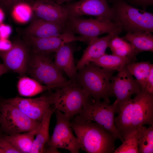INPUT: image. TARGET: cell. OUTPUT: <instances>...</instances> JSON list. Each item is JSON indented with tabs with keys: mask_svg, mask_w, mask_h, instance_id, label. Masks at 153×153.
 Instances as JSON below:
<instances>
[{
	"mask_svg": "<svg viewBox=\"0 0 153 153\" xmlns=\"http://www.w3.org/2000/svg\"><path fill=\"white\" fill-rule=\"evenodd\" d=\"M117 105L107 102L95 100L88 97L80 113L73 118L76 122L92 121L97 123L122 142L124 140L115 123V114L117 112Z\"/></svg>",
	"mask_w": 153,
	"mask_h": 153,
	"instance_id": "obj_5",
	"label": "cell"
},
{
	"mask_svg": "<svg viewBox=\"0 0 153 153\" xmlns=\"http://www.w3.org/2000/svg\"><path fill=\"white\" fill-rule=\"evenodd\" d=\"M55 89L53 105L56 110L60 111L72 120L80 113L88 97L75 81Z\"/></svg>",
	"mask_w": 153,
	"mask_h": 153,
	"instance_id": "obj_7",
	"label": "cell"
},
{
	"mask_svg": "<svg viewBox=\"0 0 153 153\" xmlns=\"http://www.w3.org/2000/svg\"><path fill=\"white\" fill-rule=\"evenodd\" d=\"M40 126L31 131L11 135H4L5 136L21 153H30Z\"/></svg>",
	"mask_w": 153,
	"mask_h": 153,
	"instance_id": "obj_24",
	"label": "cell"
},
{
	"mask_svg": "<svg viewBox=\"0 0 153 153\" xmlns=\"http://www.w3.org/2000/svg\"><path fill=\"white\" fill-rule=\"evenodd\" d=\"M35 54L50 55L56 52L64 44L76 41L86 42L87 40L81 36H76L70 31L66 29L59 35L45 37H37L28 36H20Z\"/></svg>",
	"mask_w": 153,
	"mask_h": 153,
	"instance_id": "obj_11",
	"label": "cell"
},
{
	"mask_svg": "<svg viewBox=\"0 0 153 153\" xmlns=\"http://www.w3.org/2000/svg\"><path fill=\"white\" fill-rule=\"evenodd\" d=\"M5 17V14L3 9L0 7V24L2 23Z\"/></svg>",
	"mask_w": 153,
	"mask_h": 153,
	"instance_id": "obj_38",
	"label": "cell"
},
{
	"mask_svg": "<svg viewBox=\"0 0 153 153\" xmlns=\"http://www.w3.org/2000/svg\"><path fill=\"white\" fill-rule=\"evenodd\" d=\"M80 149L88 153H112L115 149L116 139L95 122H70Z\"/></svg>",
	"mask_w": 153,
	"mask_h": 153,
	"instance_id": "obj_2",
	"label": "cell"
},
{
	"mask_svg": "<svg viewBox=\"0 0 153 153\" xmlns=\"http://www.w3.org/2000/svg\"><path fill=\"white\" fill-rule=\"evenodd\" d=\"M41 122L29 118L6 99L0 102V128L5 135L31 131L38 127Z\"/></svg>",
	"mask_w": 153,
	"mask_h": 153,
	"instance_id": "obj_6",
	"label": "cell"
},
{
	"mask_svg": "<svg viewBox=\"0 0 153 153\" xmlns=\"http://www.w3.org/2000/svg\"><path fill=\"white\" fill-rule=\"evenodd\" d=\"M8 71V70L3 63H1L0 62V76L7 72Z\"/></svg>",
	"mask_w": 153,
	"mask_h": 153,
	"instance_id": "obj_36",
	"label": "cell"
},
{
	"mask_svg": "<svg viewBox=\"0 0 153 153\" xmlns=\"http://www.w3.org/2000/svg\"><path fill=\"white\" fill-rule=\"evenodd\" d=\"M131 4L142 7L145 9L148 6L153 4V0H128Z\"/></svg>",
	"mask_w": 153,
	"mask_h": 153,
	"instance_id": "obj_32",
	"label": "cell"
},
{
	"mask_svg": "<svg viewBox=\"0 0 153 153\" xmlns=\"http://www.w3.org/2000/svg\"><path fill=\"white\" fill-rule=\"evenodd\" d=\"M56 124L52 135L46 145L45 153H58V148L65 149L71 153H78L80 149V144L74 135L71 125V120L60 111L55 112Z\"/></svg>",
	"mask_w": 153,
	"mask_h": 153,
	"instance_id": "obj_10",
	"label": "cell"
},
{
	"mask_svg": "<svg viewBox=\"0 0 153 153\" xmlns=\"http://www.w3.org/2000/svg\"><path fill=\"white\" fill-rule=\"evenodd\" d=\"M12 29L10 26L1 24H0V38L7 39L11 34Z\"/></svg>",
	"mask_w": 153,
	"mask_h": 153,
	"instance_id": "obj_33",
	"label": "cell"
},
{
	"mask_svg": "<svg viewBox=\"0 0 153 153\" xmlns=\"http://www.w3.org/2000/svg\"><path fill=\"white\" fill-rule=\"evenodd\" d=\"M137 134L139 153H153V126L139 127Z\"/></svg>",
	"mask_w": 153,
	"mask_h": 153,
	"instance_id": "obj_27",
	"label": "cell"
},
{
	"mask_svg": "<svg viewBox=\"0 0 153 153\" xmlns=\"http://www.w3.org/2000/svg\"><path fill=\"white\" fill-rule=\"evenodd\" d=\"M143 91L153 95V69L151 71L146 81L144 89Z\"/></svg>",
	"mask_w": 153,
	"mask_h": 153,
	"instance_id": "obj_34",
	"label": "cell"
},
{
	"mask_svg": "<svg viewBox=\"0 0 153 153\" xmlns=\"http://www.w3.org/2000/svg\"><path fill=\"white\" fill-rule=\"evenodd\" d=\"M0 153H21L5 137L4 135H0Z\"/></svg>",
	"mask_w": 153,
	"mask_h": 153,
	"instance_id": "obj_30",
	"label": "cell"
},
{
	"mask_svg": "<svg viewBox=\"0 0 153 153\" xmlns=\"http://www.w3.org/2000/svg\"><path fill=\"white\" fill-rule=\"evenodd\" d=\"M33 17L27 26L23 29H17L19 36L47 37L59 35L66 30L65 27L57 24L46 21L33 15Z\"/></svg>",
	"mask_w": 153,
	"mask_h": 153,
	"instance_id": "obj_17",
	"label": "cell"
},
{
	"mask_svg": "<svg viewBox=\"0 0 153 153\" xmlns=\"http://www.w3.org/2000/svg\"><path fill=\"white\" fill-rule=\"evenodd\" d=\"M58 4L61 5L65 3H68L74 0H53Z\"/></svg>",
	"mask_w": 153,
	"mask_h": 153,
	"instance_id": "obj_37",
	"label": "cell"
},
{
	"mask_svg": "<svg viewBox=\"0 0 153 153\" xmlns=\"http://www.w3.org/2000/svg\"><path fill=\"white\" fill-rule=\"evenodd\" d=\"M27 73L46 85H54L69 81L52 60L49 55L37 54L31 51Z\"/></svg>",
	"mask_w": 153,
	"mask_h": 153,
	"instance_id": "obj_9",
	"label": "cell"
},
{
	"mask_svg": "<svg viewBox=\"0 0 153 153\" xmlns=\"http://www.w3.org/2000/svg\"></svg>",
	"mask_w": 153,
	"mask_h": 153,
	"instance_id": "obj_40",
	"label": "cell"
},
{
	"mask_svg": "<svg viewBox=\"0 0 153 153\" xmlns=\"http://www.w3.org/2000/svg\"><path fill=\"white\" fill-rule=\"evenodd\" d=\"M65 28L75 34H78L86 38L88 44L101 34L122 31L118 24L100 18L85 19L80 17H69Z\"/></svg>",
	"mask_w": 153,
	"mask_h": 153,
	"instance_id": "obj_8",
	"label": "cell"
},
{
	"mask_svg": "<svg viewBox=\"0 0 153 153\" xmlns=\"http://www.w3.org/2000/svg\"><path fill=\"white\" fill-rule=\"evenodd\" d=\"M6 99L31 119L41 122L46 112L53 106L54 93L50 92L35 98L17 97Z\"/></svg>",
	"mask_w": 153,
	"mask_h": 153,
	"instance_id": "obj_13",
	"label": "cell"
},
{
	"mask_svg": "<svg viewBox=\"0 0 153 153\" xmlns=\"http://www.w3.org/2000/svg\"><path fill=\"white\" fill-rule=\"evenodd\" d=\"M12 43L9 50L0 52V57L8 70L16 72L21 76H25L27 74L31 50L21 37L14 39Z\"/></svg>",
	"mask_w": 153,
	"mask_h": 153,
	"instance_id": "obj_12",
	"label": "cell"
},
{
	"mask_svg": "<svg viewBox=\"0 0 153 153\" xmlns=\"http://www.w3.org/2000/svg\"><path fill=\"white\" fill-rule=\"evenodd\" d=\"M11 12L14 19L22 23L28 22L33 15L30 4L26 2H21L17 4L13 7Z\"/></svg>",
	"mask_w": 153,
	"mask_h": 153,
	"instance_id": "obj_28",
	"label": "cell"
},
{
	"mask_svg": "<svg viewBox=\"0 0 153 153\" xmlns=\"http://www.w3.org/2000/svg\"><path fill=\"white\" fill-rule=\"evenodd\" d=\"M125 66L130 74L135 77L140 85L142 90H144L147 79L153 69V64L149 61L133 62L128 63Z\"/></svg>",
	"mask_w": 153,
	"mask_h": 153,
	"instance_id": "obj_25",
	"label": "cell"
},
{
	"mask_svg": "<svg viewBox=\"0 0 153 153\" xmlns=\"http://www.w3.org/2000/svg\"><path fill=\"white\" fill-rule=\"evenodd\" d=\"M113 22L127 33L153 31V14L137 8L124 0H112Z\"/></svg>",
	"mask_w": 153,
	"mask_h": 153,
	"instance_id": "obj_4",
	"label": "cell"
},
{
	"mask_svg": "<svg viewBox=\"0 0 153 153\" xmlns=\"http://www.w3.org/2000/svg\"><path fill=\"white\" fill-rule=\"evenodd\" d=\"M108 47L112 54L121 57L136 58L138 54L130 42L118 35H116L111 39Z\"/></svg>",
	"mask_w": 153,
	"mask_h": 153,
	"instance_id": "obj_26",
	"label": "cell"
},
{
	"mask_svg": "<svg viewBox=\"0 0 153 153\" xmlns=\"http://www.w3.org/2000/svg\"><path fill=\"white\" fill-rule=\"evenodd\" d=\"M72 42L64 44L55 52L54 63L70 79L75 81L77 70L73 56L75 49Z\"/></svg>",
	"mask_w": 153,
	"mask_h": 153,
	"instance_id": "obj_19",
	"label": "cell"
},
{
	"mask_svg": "<svg viewBox=\"0 0 153 153\" xmlns=\"http://www.w3.org/2000/svg\"><path fill=\"white\" fill-rule=\"evenodd\" d=\"M30 5L33 15L65 27L69 16L62 5H59L53 0H34Z\"/></svg>",
	"mask_w": 153,
	"mask_h": 153,
	"instance_id": "obj_16",
	"label": "cell"
},
{
	"mask_svg": "<svg viewBox=\"0 0 153 153\" xmlns=\"http://www.w3.org/2000/svg\"><path fill=\"white\" fill-rule=\"evenodd\" d=\"M1 129H0V135L1 134Z\"/></svg>",
	"mask_w": 153,
	"mask_h": 153,
	"instance_id": "obj_39",
	"label": "cell"
},
{
	"mask_svg": "<svg viewBox=\"0 0 153 153\" xmlns=\"http://www.w3.org/2000/svg\"><path fill=\"white\" fill-rule=\"evenodd\" d=\"M75 81L87 96L95 100L110 103L112 96L111 81L115 71L103 69L90 63L78 70Z\"/></svg>",
	"mask_w": 153,
	"mask_h": 153,
	"instance_id": "obj_3",
	"label": "cell"
},
{
	"mask_svg": "<svg viewBox=\"0 0 153 153\" xmlns=\"http://www.w3.org/2000/svg\"><path fill=\"white\" fill-rule=\"evenodd\" d=\"M56 109L54 106L46 112L34 139L30 153L44 152L45 146L49 141V128L52 116Z\"/></svg>",
	"mask_w": 153,
	"mask_h": 153,
	"instance_id": "obj_21",
	"label": "cell"
},
{
	"mask_svg": "<svg viewBox=\"0 0 153 153\" xmlns=\"http://www.w3.org/2000/svg\"><path fill=\"white\" fill-rule=\"evenodd\" d=\"M120 33L118 31L111 33L106 36L98 37L91 41L77 62L76 65L77 71L89 64L92 60L97 58L105 54L110 40Z\"/></svg>",
	"mask_w": 153,
	"mask_h": 153,
	"instance_id": "obj_18",
	"label": "cell"
},
{
	"mask_svg": "<svg viewBox=\"0 0 153 153\" xmlns=\"http://www.w3.org/2000/svg\"><path fill=\"white\" fill-rule=\"evenodd\" d=\"M12 45V42L7 39L0 38V52H5L9 50Z\"/></svg>",
	"mask_w": 153,
	"mask_h": 153,
	"instance_id": "obj_35",
	"label": "cell"
},
{
	"mask_svg": "<svg viewBox=\"0 0 153 153\" xmlns=\"http://www.w3.org/2000/svg\"><path fill=\"white\" fill-rule=\"evenodd\" d=\"M69 80L67 82L60 84L46 85L42 84L35 79L25 76H21L17 84V89L19 94L25 97H31L53 89H56L72 83Z\"/></svg>",
	"mask_w": 153,
	"mask_h": 153,
	"instance_id": "obj_20",
	"label": "cell"
},
{
	"mask_svg": "<svg viewBox=\"0 0 153 153\" xmlns=\"http://www.w3.org/2000/svg\"><path fill=\"white\" fill-rule=\"evenodd\" d=\"M117 106L115 123L123 140L140 126H153V95L142 90Z\"/></svg>",
	"mask_w": 153,
	"mask_h": 153,
	"instance_id": "obj_1",
	"label": "cell"
},
{
	"mask_svg": "<svg viewBox=\"0 0 153 153\" xmlns=\"http://www.w3.org/2000/svg\"><path fill=\"white\" fill-rule=\"evenodd\" d=\"M33 0H0V7L4 9L8 12H11L13 7L21 2L30 3Z\"/></svg>",
	"mask_w": 153,
	"mask_h": 153,
	"instance_id": "obj_31",
	"label": "cell"
},
{
	"mask_svg": "<svg viewBox=\"0 0 153 153\" xmlns=\"http://www.w3.org/2000/svg\"><path fill=\"white\" fill-rule=\"evenodd\" d=\"M122 38L130 42L138 54L153 52V36L149 31L127 33Z\"/></svg>",
	"mask_w": 153,
	"mask_h": 153,
	"instance_id": "obj_23",
	"label": "cell"
},
{
	"mask_svg": "<svg viewBox=\"0 0 153 153\" xmlns=\"http://www.w3.org/2000/svg\"><path fill=\"white\" fill-rule=\"evenodd\" d=\"M62 5L67 12L69 18L90 15L113 22L112 10L107 0H80Z\"/></svg>",
	"mask_w": 153,
	"mask_h": 153,
	"instance_id": "obj_14",
	"label": "cell"
},
{
	"mask_svg": "<svg viewBox=\"0 0 153 153\" xmlns=\"http://www.w3.org/2000/svg\"><path fill=\"white\" fill-rule=\"evenodd\" d=\"M125 66L118 71L116 75L113 76L111 79V93L112 96L116 98L114 103L117 105L129 100L132 95L142 90L140 85Z\"/></svg>",
	"mask_w": 153,
	"mask_h": 153,
	"instance_id": "obj_15",
	"label": "cell"
},
{
	"mask_svg": "<svg viewBox=\"0 0 153 153\" xmlns=\"http://www.w3.org/2000/svg\"><path fill=\"white\" fill-rule=\"evenodd\" d=\"M113 153H139L137 130L127 135Z\"/></svg>",
	"mask_w": 153,
	"mask_h": 153,
	"instance_id": "obj_29",
	"label": "cell"
},
{
	"mask_svg": "<svg viewBox=\"0 0 153 153\" xmlns=\"http://www.w3.org/2000/svg\"><path fill=\"white\" fill-rule=\"evenodd\" d=\"M136 58L123 57L105 53L100 57L92 60L90 63L103 69L118 71L128 63L135 62Z\"/></svg>",
	"mask_w": 153,
	"mask_h": 153,
	"instance_id": "obj_22",
	"label": "cell"
}]
</instances>
